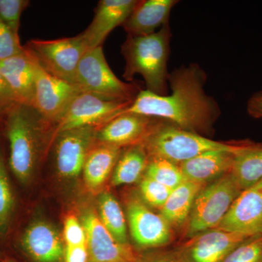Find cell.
Instances as JSON below:
<instances>
[{
    "mask_svg": "<svg viewBox=\"0 0 262 262\" xmlns=\"http://www.w3.org/2000/svg\"><path fill=\"white\" fill-rule=\"evenodd\" d=\"M82 226L86 234L89 262H141L130 245L117 242L94 211L85 212Z\"/></svg>",
    "mask_w": 262,
    "mask_h": 262,
    "instance_id": "obj_13",
    "label": "cell"
},
{
    "mask_svg": "<svg viewBox=\"0 0 262 262\" xmlns=\"http://www.w3.org/2000/svg\"><path fill=\"white\" fill-rule=\"evenodd\" d=\"M131 103L106 99L89 93H80L71 101L56 122L57 134L80 127L101 126L123 113Z\"/></svg>",
    "mask_w": 262,
    "mask_h": 262,
    "instance_id": "obj_8",
    "label": "cell"
},
{
    "mask_svg": "<svg viewBox=\"0 0 262 262\" xmlns=\"http://www.w3.org/2000/svg\"><path fill=\"white\" fill-rule=\"evenodd\" d=\"M0 72L18 104L34 106L35 95V63L29 52L0 61Z\"/></svg>",
    "mask_w": 262,
    "mask_h": 262,
    "instance_id": "obj_17",
    "label": "cell"
},
{
    "mask_svg": "<svg viewBox=\"0 0 262 262\" xmlns=\"http://www.w3.org/2000/svg\"><path fill=\"white\" fill-rule=\"evenodd\" d=\"M153 118L123 113L96 127V142L122 148L141 144L146 137Z\"/></svg>",
    "mask_w": 262,
    "mask_h": 262,
    "instance_id": "obj_15",
    "label": "cell"
},
{
    "mask_svg": "<svg viewBox=\"0 0 262 262\" xmlns=\"http://www.w3.org/2000/svg\"><path fill=\"white\" fill-rule=\"evenodd\" d=\"M171 37L169 22L149 35H127L121 47L125 61L124 79L133 81L134 76L140 75L147 91L158 96L168 95V60Z\"/></svg>",
    "mask_w": 262,
    "mask_h": 262,
    "instance_id": "obj_3",
    "label": "cell"
},
{
    "mask_svg": "<svg viewBox=\"0 0 262 262\" xmlns=\"http://www.w3.org/2000/svg\"><path fill=\"white\" fill-rule=\"evenodd\" d=\"M98 206L100 220L114 238L120 244L130 245L126 220L116 198L110 192H103L100 194Z\"/></svg>",
    "mask_w": 262,
    "mask_h": 262,
    "instance_id": "obj_25",
    "label": "cell"
},
{
    "mask_svg": "<svg viewBox=\"0 0 262 262\" xmlns=\"http://www.w3.org/2000/svg\"><path fill=\"white\" fill-rule=\"evenodd\" d=\"M5 127V117L0 115V133L4 134Z\"/></svg>",
    "mask_w": 262,
    "mask_h": 262,
    "instance_id": "obj_37",
    "label": "cell"
},
{
    "mask_svg": "<svg viewBox=\"0 0 262 262\" xmlns=\"http://www.w3.org/2000/svg\"><path fill=\"white\" fill-rule=\"evenodd\" d=\"M141 262H182L175 251H161L141 258Z\"/></svg>",
    "mask_w": 262,
    "mask_h": 262,
    "instance_id": "obj_36",
    "label": "cell"
},
{
    "mask_svg": "<svg viewBox=\"0 0 262 262\" xmlns=\"http://www.w3.org/2000/svg\"><path fill=\"white\" fill-rule=\"evenodd\" d=\"M3 258H4V257H3V254L0 252V259H3Z\"/></svg>",
    "mask_w": 262,
    "mask_h": 262,
    "instance_id": "obj_39",
    "label": "cell"
},
{
    "mask_svg": "<svg viewBox=\"0 0 262 262\" xmlns=\"http://www.w3.org/2000/svg\"><path fill=\"white\" fill-rule=\"evenodd\" d=\"M206 184L185 180L172 190L160 209V214L172 227H182L187 222L198 193Z\"/></svg>",
    "mask_w": 262,
    "mask_h": 262,
    "instance_id": "obj_22",
    "label": "cell"
},
{
    "mask_svg": "<svg viewBox=\"0 0 262 262\" xmlns=\"http://www.w3.org/2000/svg\"><path fill=\"white\" fill-rule=\"evenodd\" d=\"M18 245L22 252L34 262H57L65 252L56 229L39 221L32 222L24 229Z\"/></svg>",
    "mask_w": 262,
    "mask_h": 262,
    "instance_id": "obj_16",
    "label": "cell"
},
{
    "mask_svg": "<svg viewBox=\"0 0 262 262\" xmlns=\"http://www.w3.org/2000/svg\"><path fill=\"white\" fill-rule=\"evenodd\" d=\"M24 47L48 73L74 84L79 63L90 50L82 33L52 40L31 39Z\"/></svg>",
    "mask_w": 262,
    "mask_h": 262,
    "instance_id": "obj_7",
    "label": "cell"
},
{
    "mask_svg": "<svg viewBox=\"0 0 262 262\" xmlns=\"http://www.w3.org/2000/svg\"><path fill=\"white\" fill-rule=\"evenodd\" d=\"M18 103L0 72V115L6 117Z\"/></svg>",
    "mask_w": 262,
    "mask_h": 262,
    "instance_id": "obj_33",
    "label": "cell"
},
{
    "mask_svg": "<svg viewBox=\"0 0 262 262\" xmlns=\"http://www.w3.org/2000/svg\"><path fill=\"white\" fill-rule=\"evenodd\" d=\"M23 50L19 37L15 36L0 18V61L18 54Z\"/></svg>",
    "mask_w": 262,
    "mask_h": 262,
    "instance_id": "obj_31",
    "label": "cell"
},
{
    "mask_svg": "<svg viewBox=\"0 0 262 262\" xmlns=\"http://www.w3.org/2000/svg\"><path fill=\"white\" fill-rule=\"evenodd\" d=\"M16 208V196L10 180L3 147L0 145V237L9 234Z\"/></svg>",
    "mask_w": 262,
    "mask_h": 262,
    "instance_id": "obj_26",
    "label": "cell"
},
{
    "mask_svg": "<svg viewBox=\"0 0 262 262\" xmlns=\"http://www.w3.org/2000/svg\"><path fill=\"white\" fill-rule=\"evenodd\" d=\"M149 155L142 144L127 146L121 151L113 170L112 184L114 186L134 184L145 172Z\"/></svg>",
    "mask_w": 262,
    "mask_h": 262,
    "instance_id": "obj_24",
    "label": "cell"
},
{
    "mask_svg": "<svg viewBox=\"0 0 262 262\" xmlns=\"http://www.w3.org/2000/svg\"><path fill=\"white\" fill-rule=\"evenodd\" d=\"M222 262H262V234L245 239Z\"/></svg>",
    "mask_w": 262,
    "mask_h": 262,
    "instance_id": "obj_28",
    "label": "cell"
},
{
    "mask_svg": "<svg viewBox=\"0 0 262 262\" xmlns=\"http://www.w3.org/2000/svg\"><path fill=\"white\" fill-rule=\"evenodd\" d=\"M63 237L66 246H78L86 245V234L83 226L81 225L77 217L69 215L66 219Z\"/></svg>",
    "mask_w": 262,
    "mask_h": 262,
    "instance_id": "obj_32",
    "label": "cell"
},
{
    "mask_svg": "<svg viewBox=\"0 0 262 262\" xmlns=\"http://www.w3.org/2000/svg\"><path fill=\"white\" fill-rule=\"evenodd\" d=\"M139 190L144 203L150 207L158 208L160 210L173 189L144 176L139 184Z\"/></svg>",
    "mask_w": 262,
    "mask_h": 262,
    "instance_id": "obj_29",
    "label": "cell"
},
{
    "mask_svg": "<svg viewBox=\"0 0 262 262\" xmlns=\"http://www.w3.org/2000/svg\"><path fill=\"white\" fill-rule=\"evenodd\" d=\"M0 262H10L6 261V260L5 259V258H3V259H0Z\"/></svg>",
    "mask_w": 262,
    "mask_h": 262,
    "instance_id": "obj_38",
    "label": "cell"
},
{
    "mask_svg": "<svg viewBox=\"0 0 262 262\" xmlns=\"http://www.w3.org/2000/svg\"><path fill=\"white\" fill-rule=\"evenodd\" d=\"M242 189L230 173L206 184L198 193L187 221L186 237L218 227Z\"/></svg>",
    "mask_w": 262,
    "mask_h": 262,
    "instance_id": "obj_5",
    "label": "cell"
},
{
    "mask_svg": "<svg viewBox=\"0 0 262 262\" xmlns=\"http://www.w3.org/2000/svg\"><path fill=\"white\" fill-rule=\"evenodd\" d=\"M127 217L133 241L142 249L165 247L173 239V230L161 214L151 211L144 202L131 200Z\"/></svg>",
    "mask_w": 262,
    "mask_h": 262,
    "instance_id": "obj_9",
    "label": "cell"
},
{
    "mask_svg": "<svg viewBox=\"0 0 262 262\" xmlns=\"http://www.w3.org/2000/svg\"><path fill=\"white\" fill-rule=\"evenodd\" d=\"M144 176L171 189L186 180L179 165L159 157L149 156Z\"/></svg>",
    "mask_w": 262,
    "mask_h": 262,
    "instance_id": "obj_27",
    "label": "cell"
},
{
    "mask_svg": "<svg viewBox=\"0 0 262 262\" xmlns=\"http://www.w3.org/2000/svg\"><path fill=\"white\" fill-rule=\"evenodd\" d=\"M55 144V161L63 178H75L83 169L88 153L96 142V127H84L58 133Z\"/></svg>",
    "mask_w": 262,
    "mask_h": 262,
    "instance_id": "obj_12",
    "label": "cell"
},
{
    "mask_svg": "<svg viewBox=\"0 0 262 262\" xmlns=\"http://www.w3.org/2000/svg\"><path fill=\"white\" fill-rule=\"evenodd\" d=\"M235 154L223 150L207 151L179 166L186 180L208 184L230 172Z\"/></svg>",
    "mask_w": 262,
    "mask_h": 262,
    "instance_id": "obj_20",
    "label": "cell"
},
{
    "mask_svg": "<svg viewBox=\"0 0 262 262\" xmlns=\"http://www.w3.org/2000/svg\"><path fill=\"white\" fill-rule=\"evenodd\" d=\"M138 0H101L95 10L92 22L82 32L90 49L101 47L114 29L122 26Z\"/></svg>",
    "mask_w": 262,
    "mask_h": 262,
    "instance_id": "obj_18",
    "label": "cell"
},
{
    "mask_svg": "<svg viewBox=\"0 0 262 262\" xmlns=\"http://www.w3.org/2000/svg\"><path fill=\"white\" fill-rule=\"evenodd\" d=\"M65 262H89L87 245L78 246H66Z\"/></svg>",
    "mask_w": 262,
    "mask_h": 262,
    "instance_id": "obj_34",
    "label": "cell"
},
{
    "mask_svg": "<svg viewBox=\"0 0 262 262\" xmlns=\"http://www.w3.org/2000/svg\"><path fill=\"white\" fill-rule=\"evenodd\" d=\"M33 58L35 63L36 74L33 107L46 120L56 123L71 101L82 91L76 84L69 83L48 73L34 57Z\"/></svg>",
    "mask_w": 262,
    "mask_h": 262,
    "instance_id": "obj_10",
    "label": "cell"
},
{
    "mask_svg": "<svg viewBox=\"0 0 262 262\" xmlns=\"http://www.w3.org/2000/svg\"><path fill=\"white\" fill-rule=\"evenodd\" d=\"M246 108L250 116L262 119V91L255 93L250 97Z\"/></svg>",
    "mask_w": 262,
    "mask_h": 262,
    "instance_id": "obj_35",
    "label": "cell"
},
{
    "mask_svg": "<svg viewBox=\"0 0 262 262\" xmlns=\"http://www.w3.org/2000/svg\"><path fill=\"white\" fill-rule=\"evenodd\" d=\"M244 141L222 142L180 128L163 120L153 118L141 144L149 156L159 157L180 165L203 153L215 150L237 153Z\"/></svg>",
    "mask_w": 262,
    "mask_h": 262,
    "instance_id": "obj_4",
    "label": "cell"
},
{
    "mask_svg": "<svg viewBox=\"0 0 262 262\" xmlns=\"http://www.w3.org/2000/svg\"><path fill=\"white\" fill-rule=\"evenodd\" d=\"M122 149L116 146L95 142L84 161L82 173L85 185L96 191L106 182L121 153Z\"/></svg>",
    "mask_w": 262,
    "mask_h": 262,
    "instance_id": "obj_21",
    "label": "cell"
},
{
    "mask_svg": "<svg viewBox=\"0 0 262 262\" xmlns=\"http://www.w3.org/2000/svg\"><path fill=\"white\" fill-rule=\"evenodd\" d=\"M248 237L223 229H212L188 239L174 251L182 262H222Z\"/></svg>",
    "mask_w": 262,
    "mask_h": 262,
    "instance_id": "obj_11",
    "label": "cell"
},
{
    "mask_svg": "<svg viewBox=\"0 0 262 262\" xmlns=\"http://www.w3.org/2000/svg\"><path fill=\"white\" fill-rule=\"evenodd\" d=\"M177 0H138L122 27L127 35H149L168 23L170 12Z\"/></svg>",
    "mask_w": 262,
    "mask_h": 262,
    "instance_id": "obj_19",
    "label": "cell"
},
{
    "mask_svg": "<svg viewBox=\"0 0 262 262\" xmlns=\"http://www.w3.org/2000/svg\"><path fill=\"white\" fill-rule=\"evenodd\" d=\"M29 5V0H0V18L17 37L20 17Z\"/></svg>",
    "mask_w": 262,
    "mask_h": 262,
    "instance_id": "obj_30",
    "label": "cell"
},
{
    "mask_svg": "<svg viewBox=\"0 0 262 262\" xmlns=\"http://www.w3.org/2000/svg\"><path fill=\"white\" fill-rule=\"evenodd\" d=\"M206 72L198 63L182 66L169 73L171 94L158 96L141 90L123 113L163 120L208 137L222 110L215 98L206 94Z\"/></svg>",
    "mask_w": 262,
    "mask_h": 262,
    "instance_id": "obj_1",
    "label": "cell"
},
{
    "mask_svg": "<svg viewBox=\"0 0 262 262\" xmlns=\"http://www.w3.org/2000/svg\"><path fill=\"white\" fill-rule=\"evenodd\" d=\"M75 84L82 92L118 101L133 102L141 91L136 83L122 82L108 67L102 46L84 53L76 72Z\"/></svg>",
    "mask_w": 262,
    "mask_h": 262,
    "instance_id": "obj_6",
    "label": "cell"
},
{
    "mask_svg": "<svg viewBox=\"0 0 262 262\" xmlns=\"http://www.w3.org/2000/svg\"><path fill=\"white\" fill-rule=\"evenodd\" d=\"M217 228L247 237L262 234V179L241 191Z\"/></svg>",
    "mask_w": 262,
    "mask_h": 262,
    "instance_id": "obj_14",
    "label": "cell"
},
{
    "mask_svg": "<svg viewBox=\"0 0 262 262\" xmlns=\"http://www.w3.org/2000/svg\"><path fill=\"white\" fill-rule=\"evenodd\" d=\"M53 132H56V123L46 120L33 106L16 105L5 117L8 166L21 185L27 186L32 181L46 134Z\"/></svg>",
    "mask_w": 262,
    "mask_h": 262,
    "instance_id": "obj_2",
    "label": "cell"
},
{
    "mask_svg": "<svg viewBox=\"0 0 262 262\" xmlns=\"http://www.w3.org/2000/svg\"><path fill=\"white\" fill-rule=\"evenodd\" d=\"M242 190L262 179V144L245 141L244 145L234 155L230 172Z\"/></svg>",
    "mask_w": 262,
    "mask_h": 262,
    "instance_id": "obj_23",
    "label": "cell"
}]
</instances>
